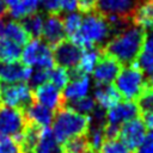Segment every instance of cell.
Segmentation results:
<instances>
[{
    "mask_svg": "<svg viewBox=\"0 0 153 153\" xmlns=\"http://www.w3.org/2000/svg\"><path fill=\"white\" fill-rule=\"evenodd\" d=\"M145 35V30L136 25L126 26L112 36L103 53L112 56L120 63H131L140 54Z\"/></svg>",
    "mask_w": 153,
    "mask_h": 153,
    "instance_id": "6da1fadb",
    "label": "cell"
},
{
    "mask_svg": "<svg viewBox=\"0 0 153 153\" xmlns=\"http://www.w3.org/2000/svg\"><path fill=\"white\" fill-rule=\"evenodd\" d=\"M111 26L106 18L100 13H90L82 18V23L78 33L69 38L80 49L97 48L103 44L111 35Z\"/></svg>",
    "mask_w": 153,
    "mask_h": 153,
    "instance_id": "7a4b0ae2",
    "label": "cell"
},
{
    "mask_svg": "<svg viewBox=\"0 0 153 153\" xmlns=\"http://www.w3.org/2000/svg\"><path fill=\"white\" fill-rule=\"evenodd\" d=\"M53 133L56 140L63 145L66 141L82 136L90 127V117L81 115L67 106L57 110L53 120Z\"/></svg>",
    "mask_w": 153,
    "mask_h": 153,
    "instance_id": "3957f363",
    "label": "cell"
},
{
    "mask_svg": "<svg viewBox=\"0 0 153 153\" xmlns=\"http://www.w3.org/2000/svg\"><path fill=\"white\" fill-rule=\"evenodd\" d=\"M116 90L126 100L137 99L147 86L143 72L136 66H127L121 68L116 80Z\"/></svg>",
    "mask_w": 153,
    "mask_h": 153,
    "instance_id": "277c9868",
    "label": "cell"
},
{
    "mask_svg": "<svg viewBox=\"0 0 153 153\" xmlns=\"http://www.w3.org/2000/svg\"><path fill=\"white\" fill-rule=\"evenodd\" d=\"M22 63L27 67H36L39 69L49 71L54 67L55 60L53 49L44 41L32 38L29 41L22 50Z\"/></svg>",
    "mask_w": 153,
    "mask_h": 153,
    "instance_id": "5b68a950",
    "label": "cell"
},
{
    "mask_svg": "<svg viewBox=\"0 0 153 153\" xmlns=\"http://www.w3.org/2000/svg\"><path fill=\"white\" fill-rule=\"evenodd\" d=\"M27 127L24 110L4 106L0 108V134L14 139L17 142L20 140Z\"/></svg>",
    "mask_w": 153,
    "mask_h": 153,
    "instance_id": "8992f818",
    "label": "cell"
},
{
    "mask_svg": "<svg viewBox=\"0 0 153 153\" xmlns=\"http://www.w3.org/2000/svg\"><path fill=\"white\" fill-rule=\"evenodd\" d=\"M33 100L31 87L25 82L7 84L1 91V102L5 106L25 110Z\"/></svg>",
    "mask_w": 153,
    "mask_h": 153,
    "instance_id": "52a82bcc",
    "label": "cell"
},
{
    "mask_svg": "<svg viewBox=\"0 0 153 153\" xmlns=\"http://www.w3.org/2000/svg\"><path fill=\"white\" fill-rule=\"evenodd\" d=\"M140 0H97V10L104 17L116 16L130 20Z\"/></svg>",
    "mask_w": 153,
    "mask_h": 153,
    "instance_id": "ba28073f",
    "label": "cell"
},
{
    "mask_svg": "<svg viewBox=\"0 0 153 153\" xmlns=\"http://www.w3.org/2000/svg\"><path fill=\"white\" fill-rule=\"evenodd\" d=\"M82 49L75 45L69 39H63L53 48L54 60L57 66L66 69H75L81 57Z\"/></svg>",
    "mask_w": 153,
    "mask_h": 153,
    "instance_id": "9c48e42d",
    "label": "cell"
},
{
    "mask_svg": "<svg viewBox=\"0 0 153 153\" xmlns=\"http://www.w3.org/2000/svg\"><path fill=\"white\" fill-rule=\"evenodd\" d=\"M103 51V50H102ZM121 71V63L108 54H102L97 66L93 69V79L97 86L111 85Z\"/></svg>",
    "mask_w": 153,
    "mask_h": 153,
    "instance_id": "30bf717a",
    "label": "cell"
},
{
    "mask_svg": "<svg viewBox=\"0 0 153 153\" xmlns=\"http://www.w3.org/2000/svg\"><path fill=\"white\" fill-rule=\"evenodd\" d=\"M146 127L141 118H134L120 127L118 139L130 149L135 151L146 136Z\"/></svg>",
    "mask_w": 153,
    "mask_h": 153,
    "instance_id": "8fae6325",
    "label": "cell"
},
{
    "mask_svg": "<svg viewBox=\"0 0 153 153\" xmlns=\"http://www.w3.org/2000/svg\"><path fill=\"white\" fill-rule=\"evenodd\" d=\"M32 97L35 99V103H38L51 111L60 110L65 104V99L60 88H57L49 81L36 87L32 92Z\"/></svg>",
    "mask_w": 153,
    "mask_h": 153,
    "instance_id": "7c38bea8",
    "label": "cell"
},
{
    "mask_svg": "<svg viewBox=\"0 0 153 153\" xmlns=\"http://www.w3.org/2000/svg\"><path fill=\"white\" fill-rule=\"evenodd\" d=\"M140 110L135 102L124 100L117 103L115 106L108 110L106 112V124L121 127L128 121H131L137 117Z\"/></svg>",
    "mask_w": 153,
    "mask_h": 153,
    "instance_id": "4fadbf2b",
    "label": "cell"
},
{
    "mask_svg": "<svg viewBox=\"0 0 153 153\" xmlns=\"http://www.w3.org/2000/svg\"><path fill=\"white\" fill-rule=\"evenodd\" d=\"M90 86H91V80L87 75L73 72V80H71L66 85L62 93L65 103H71L86 97L88 94Z\"/></svg>",
    "mask_w": 153,
    "mask_h": 153,
    "instance_id": "5bb4252c",
    "label": "cell"
},
{
    "mask_svg": "<svg viewBox=\"0 0 153 153\" xmlns=\"http://www.w3.org/2000/svg\"><path fill=\"white\" fill-rule=\"evenodd\" d=\"M32 69L18 61L0 65V81L6 84H17L29 81Z\"/></svg>",
    "mask_w": 153,
    "mask_h": 153,
    "instance_id": "9a60e30c",
    "label": "cell"
},
{
    "mask_svg": "<svg viewBox=\"0 0 153 153\" xmlns=\"http://www.w3.org/2000/svg\"><path fill=\"white\" fill-rule=\"evenodd\" d=\"M65 35L63 22L59 14H49L47 18H44L42 36L47 44L54 48L65 39Z\"/></svg>",
    "mask_w": 153,
    "mask_h": 153,
    "instance_id": "2e32d148",
    "label": "cell"
},
{
    "mask_svg": "<svg viewBox=\"0 0 153 153\" xmlns=\"http://www.w3.org/2000/svg\"><path fill=\"white\" fill-rule=\"evenodd\" d=\"M24 114L27 123L33 124L42 129L49 128V126L53 123V120H54V111L49 110L48 108L38 103H31L24 110Z\"/></svg>",
    "mask_w": 153,
    "mask_h": 153,
    "instance_id": "e0dca14e",
    "label": "cell"
},
{
    "mask_svg": "<svg viewBox=\"0 0 153 153\" xmlns=\"http://www.w3.org/2000/svg\"><path fill=\"white\" fill-rule=\"evenodd\" d=\"M32 153H63L62 145L56 140L50 128H43L39 131L37 143Z\"/></svg>",
    "mask_w": 153,
    "mask_h": 153,
    "instance_id": "ac0fdd59",
    "label": "cell"
},
{
    "mask_svg": "<svg viewBox=\"0 0 153 153\" xmlns=\"http://www.w3.org/2000/svg\"><path fill=\"white\" fill-rule=\"evenodd\" d=\"M136 63L142 72L149 75L153 74V29L145 35V39L140 54L136 59Z\"/></svg>",
    "mask_w": 153,
    "mask_h": 153,
    "instance_id": "d6986e66",
    "label": "cell"
},
{
    "mask_svg": "<svg viewBox=\"0 0 153 153\" xmlns=\"http://www.w3.org/2000/svg\"><path fill=\"white\" fill-rule=\"evenodd\" d=\"M93 99L96 100V104H98L99 108L109 110L117 103H120L121 96L112 85H104L97 86V88L94 90Z\"/></svg>",
    "mask_w": 153,
    "mask_h": 153,
    "instance_id": "ffe728a7",
    "label": "cell"
},
{
    "mask_svg": "<svg viewBox=\"0 0 153 153\" xmlns=\"http://www.w3.org/2000/svg\"><path fill=\"white\" fill-rule=\"evenodd\" d=\"M134 25L143 29L152 30L153 29V2L151 0H145L139 4L131 16Z\"/></svg>",
    "mask_w": 153,
    "mask_h": 153,
    "instance_id": "44dd1931",
    "label": "cell"
},
{
    "mask_svg": "<svg viewBox=\"0 0 153 153\" xmlns=\"http://www.w3.org/2000/svg\"><path fill=\"white\" fill-rule=\"evenodd\" d=\"M1 37H5V38L17 43L20 47L25 45L30 38V36L26 32L23 24L17 20H8V22L4 23Z\"/></svg>",
    "mask_w": 153,
    "mask_h": 153,
    "instance_id": "7402d4cb",
    "label": "cell"
},
{
    "mask_svg": "<svg viewBox=\"0 0 153 153\" xmlns=\"http://www.w3.org/2000/svg\"><path fill=\"white\" fill-rule=\"evenodd\" d=\"M103 51L98 48H91V49H85L81 53V57L79 60V63L74 72L79 74H85L87 75L88 73H92L94 67L97 66Z\"/></svg>",
    "mask_w": 153,
    "mask_h": 153,
    "instance_id": "603a6c76",
    "label": "cell"
},
{
    "mask_svg": "<svg viewBox=\"0 0 153 153\" xmlns=\"http://www.w3.org/2000/svg\"><path fill=\"white\" fill-rule=\"evenodd\" d=\"M39 0H18L14 5L10 6V14L14 19H24L37 12Z\"/></svg>",
    "mask_w": 153,
    "mask_h": 153,
    "instance_id": "cb8c5ba5",
    "label": "cell"
},
{
    "mask_svg": "<svg viewBox=\"0 0 153 153\" xmlns=\"http://www.w3.org/2000/svg\"><path fill=\"white\" fill-rule=\"evenodd\" d=\"M20 55H22L20 45L5 37H0V61H2L4 63L14 62L20 57Z\"/></svg>",
    "mask_w": 153,
    "mask_h": 153,
    "instance_id": "d4e9b609",
    "label": "cell"
},
{
    "mask_svg": "<svg viewBox=\"0 0 153 153\" xmlns=\"http://www.w3.org/2000/svg\"><path fill=\"white\" fill-rule=\"evenodd\" d=\"M23 26L25 27L26 32L32 38H38L42 36L43 25H44V18L39 13H33L26 18L23 19Z\"/></svg>",
    "mask_w": 153,
    "mask_h": 153,
    "instance_id": "484cf974",
    "label": "cell"
},
{
    "mask_svg": "<svg viewBox=\"0 0 153 153\" xmlns=\"http://www.w3.org/2000/svg\"><path fill=\"white\" fill-rule=\"evenodd\" d=\"M85 137L87 140L88 147L93 151H99V148L102 147L103 142L106 140L105 139V133H104V127L102 126H94V124H90Z\"/></svg>",
    "mask_w": 153,
    "mask_h": 153,
    "instance_id": "4316f807",
    "label": "cell"
},
{
    "mask_svg": "<svg viewBox=\"0 0 153 153\" xmlns=\"http://www.w3.org/2000/svg\"><path fill=\"white\" fill-rule=\"evenodd\" d=\"M48 74H49V82H51L54 86H56L60 90L65 88L71 79V74H69L68 69L60 67V66H56V67H53L51 69H49Z\"/></svg>",
    "mask_w": 153,
    "mask_h": 153,
    "instance_id": "83f0119b",
    "label": "cell"
},
{
    "mask_svg": "<svg viewBox=\"0 0 153 153\" xmlns=\"http://www.w3.org/2000/svg\"><path fill=\"white\" fill-rule=\"evenodd\" d=\"M69 109L81 114V115H85V116H88L93 112V110L97 108V104H96V100L92 98V97H84L81 99H78V100H74V102H71V103H67Z\"/></svg>",
    "mask_w": 153,
    "mask_h": 153,
    "instance_id": "f1b7e54d",
    "label": "cell"
},
{
    "mask_svg": "<svg viewBox=\"0 0 153 153\" xmlns=\"http://www.w3.org/2000/svg\"><path fill=\"white\" fill-rule=\"evenodd\" d=\"M62 22H63L65 33L71 38L75 33H78V31L80 30V26L82 23V16L78 12H71L62 19Z\"/></svg>",
    "mask_w": 153,
    "mask_h": 153,
    "instance_id": "f546056e",
    "label": "cell"
},
{
    "mask_svg": "<svg viewBox=\"0 0 153 153\" xmlns=\"http://www.w3.org/2000/svg\"><path fill=\"white\" fill-rule=\"evenodd\" d=\"M87 149H91V148L88 147V143H87L85 135L71 139L62 145V152L63 153H84Z\"/></svg>",
    "mask_w": 153,
    "mask_h": 153,
    "instance_id": "4dcf8cb0",
    "label": "cell"
},
{
    "mask_svg": "<svg viewBox=\"0 0 153 153\" xmlns=\"http://www.w3.org/2000/svg\"><path fill=\"white\" fill-rule=\"evenodd\" d=\"M99 153H131V151L120 139H106L99 148Z\"/></svg>",
    "mask_w": 153,
    "mask_h": 153,
    "instance_id": "1f68e13d",
    "label": "cell"
},
{
    "mask_svg": "<svg viewBox=\"0 0 153 153\" xmlns=\"http://www.w3.org/2000/svg\"><path fill=\"white\" fill-rule=\"evenodd\" d=\"M137 106L141 112L146 111H153V88H151L148 85L143 90V92L137 98Z\"/></svg>",
    "mask_w": 153,
    "mask_h": 153,
    "instance_id": "d6a6232c",
    "label": "cell"
},
{
    "mask_svg": "<svg viewBox=\"0 0 153 153\" xmlns=\"http://www.w3.org/2000/svg\"><path fill=\"white\" fill-rule=\"evenodd\" d=\"M0 153H20L18 142L10 136L0 134Z\"/></svg>",
    "mask_w": 153,
    "mask_h": 153,
    "instance_id": "836d02e7",
    "label": "cell"
},
{
    "mask_svg": "<svg viewBox=\"0 0 153 153\" xmlns=\"http://www.w3.org/2000/svg\"><path fill=\"white\" fill-rule=\"evenodd\" d=\"M49 81V74H48V71L45 69H39V68H36L35 71H32L31 75H30V79H29V82L30 85L29 86H32V87H38L45 82Z\"/></svg>",
    "mask_w": 153,
    "mask_h": 153,
    "instance_id": "e575fe53",
    "label": "cell"
},
{
    "mask_svg": "<svg viewBox=\"0 0 153 153\" xmlns=\"http://www.w3.org/2000/svg\"><path fill=\"white\" fill-rule=\"evenodd\" d=\"M135 153H153V130L146 134L143 141L135 149Z\"/></svg>",
    "mask_w": 153,
    "mask_h": 153,
    "instance_id": "d590c367",
    "label": "cell"
},
{
    "mask_svg": "<svg viewBox=\"0 0 153 153\" xmlns=\"http://www.w3.org/2000/svg\"><path fill=\"white\" fill-rule=\"evenodd\" d=\"M39 5L49 14H57L61 11V0H39Z\"/></svg>",
    "mask_w": 153,
    "mask_h": 153,
    "instance_id": "8d00e7d4",
    "label": "cell"
},
{
    "mask_svg": "<svg viewBox=\"0 0 153 153\" xmlns=\"http://www.w3.org/2000/svg\"><path fill=\"white\" fill-rule=\"evenodd\" d=\"M78 8L85 14L93 13L97 10V0H78Z\"/></svg>",
    "mask_w": 153,
    "mask_h": 153,
    "instance_id": "74e56055",
    "label": "cell"
},
{
    "mask_svg": "<svg viewBox=\"0 0 153 153\" xmlns=\"http://www.w3.org/2000/svg\"><path fill=\"white\" fill-rule=\"evenodd\" d=\"M142 122L145 124L146 128L151 130H153V111H146V112H142Z\"/></svg>",
    "mask_w": 153,
    "mask_h": 153,
    "instance_id": "f35d334b",
    "label": "cell"
},
{
    "mask_svg": "<svg viewBox=\"0 0 153 153\" xmlns=\"http://www.w3.org/2000/svg\"><path fill=\"white\" fill-rule=\"evenodd\" d=\"M6 13H7V5L5 4L4 0H0V22L4 19Z\"/></svg>",
    "mask_w": 153,
    "mask_h": 153,
    "instance_id": "ab89813d",
    "label": "cell"
},
{
    "mask_svg": "<svg viewBox=\"0 0 153 153\" xmlns=\"http://www.w3.org/2000/svg\"><path fill=\"white\" fill-rule=\"evenodd\" d=\"M147 85H148L151 88H153V74L149 75V78H148V80H147Z\"/></svg>",
    "mask_w": 153,
    "mask_h": 153,
    "instance_id": "60d3db41",
    "label": "cell"
},
{
    "mask_svg": "<svg viewBox=\"0 0 153 153\" xmlns=\"http://www.w3.org/2000/svg\"><path fill=\"white\" fill-rule=\"evenodd\" d=\"M4 1H5V4H6V5L12 6V5H14V4H16L18 0H4Z\"/></svg>",
    "mask_w": 153,
    "mask_h": 153,
    "instance_id": "b9f144b4",
    "label": "cell"
},
{
    "mask_svg": "<svg viewBox=\"0 0 153 153\" xmlns=\"http://www.w3.org/2000/svg\"><path fill=\"white\" fill-rule=\"evenodd\" d=\"M2 26H4V23L0 22V37H1V35H2Z\"/></svg>",
    "mask_w": 153,
    "mask_h": 153,
    "instance_id": "7bdbcfd3",
    "label": "cell"
},
{
    "mask_svg": "<svg viewBox=\"0 0 153 153\" xmlns=\"http://www.w3.org/2000/svg\"><path fill=\"white\" fill-rule=\"evenodd\" d=\"M84 153H97L96 151H93V149H87L86 152H84Z\"/></svg>",
    "mask_w": 153,
    "mask_h": 153,
    "instance_id": "ee69618b",
    "label": "cell"
},
{
    "mask_svg": "<svg viewBox=\"0 0 153 153\" xmlns=\"http://www.w3.org/2000/svg\"><path fill=\"white\" fill-rule=\"evenodd\" d=\"M1 91H2V88H1V84H0V104H1Z\"/></svg>",
    "mask_w": 153,
    "mask_h": 153,
    "instance_id": "f6af8a7d",
    "label": "cell"
},
{
    "mask_svg": "<svg viewBox=\"0 0 153 153\" xmlns=\"http://www.w3.org/2000/svg\"><path fill=\"white\" fill-rule=\"evenodd\" d=\"M151 1H152V2H153V0H151Z\"/></svg>",
    "mask_w": 153,
    "mask_h": 153,
    "instance_id": "bcb514c9",
    "label": "cell"
}]
</instances>
